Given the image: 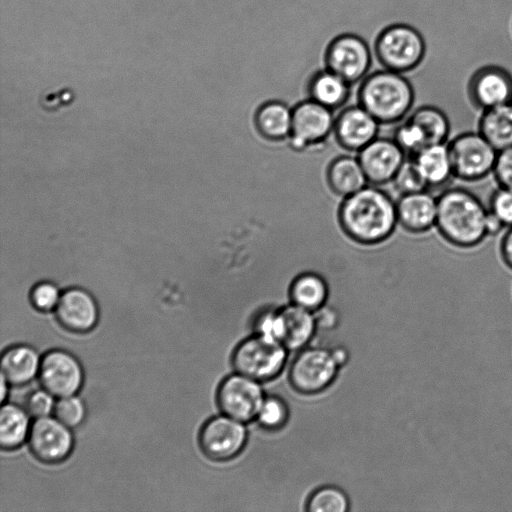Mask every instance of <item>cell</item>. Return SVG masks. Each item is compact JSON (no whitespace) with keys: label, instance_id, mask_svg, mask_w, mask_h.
<instances>
[{"label":"cell","instance_id":"cell-37","mask_svg":"<svg viewBox=\"0 0 512 512\" xmlns=\"http://www.w3.org/2000/svg\"><path fill=\"white\" fill-rule=\"evenodd\" d=\"M492 175L498 186L512 190V146L498 151Z\"/></svg>","mask_w":512,"mask_h":512},{"label":"cell","instance_id":"cell-36","mask_svg":"<svg viewBox=\"0 0 512 512\" xmlns=\"http://www.w3.org/2000/svg\"><path fill=\"white\" fill-rule=\"evenodd\" d=\"M256 334L277 340L280 342V315L279 309H267L260 312L254 320Z\"/></svg>","mask_w":512,"mask_h":512},{"label":"cell","instance_id":"cell-35","mask_svg":"<svg viewBox=\"0 0 512 512\" xmlns=\"http://www.w3.org/2000/svg\"><path fill=\"white\" fill-rule=\"evenodd\" d=\"M60 297L58 288L49 282L37 284L30 294L33 307L41 312L55 310Z\"/></svg>","mask_w":512,"mask_h":512},{"label":"cell","instance_id":"cell-30","mask_svg":"<svg viewBox=\"0 0 512 512\" xmlns=\"http://www.w3.org/2000/svg\"><path fill=\"white\" fill-rule=\"evenodd\" d=\"M392 183L401 195L428 190V185L412 157L406 158Z\"/></svg>","mask_w":512,"mask_h":512},{"label":"cell","instance_id":"cell-1","mask_svg":"<svg viewBox=\"0 0 512 512\" xmlns=\"http://www.w3.org/2000/svg\"><path fill=\"white\" fill-rule=\"evenodd\" d=\"M338 219L344 233L353 241L378 244L392 235L398 223L396 202L385 191L366 185L344 197Z\"/></svg>","mask_w":512,"mask_h":512},{"label":"cell","instance_id":"cell-40","mask_svg":"<svg viewBox=\"0 0 512 512\" xmlns=\"http://www.w3.org/2000/svg\"><path fill=\"white\" fill-rule=\"evenodd\" d=\"M487 236H496L505 231V226L488 209L485 222Z\"/></svg>","mask_w":512,"mask_h":512},{"label":"cell","instance_id":"cell-18","mask_svg":"<svg viewBox=\"0 0 512 512\" xmlns=\"http://www.w3.org/2000/svg\"><path fill=\"white\" fill-rule=\"evenodd\" d=\"M280 342L288 350H300L313 338L317 323L314 312L291 303L279 309Z\"/></svg>","mask_w":512,"mask_h":512},{"label":"cell","instance_id":"cell-26","mask_svg":"<svg viewBox=\"0 0 512 512\" xmlns=\"http://www.w3.org/2000/svg\"><path fill=\"white\" fill-rule=\"evenodd\" d=\"M25 408L7 403L0 412V445L2 449L18 448L28 439L31 423Z\"/></svg>","mask_w":512,"mask_h":512},{"label":"cell","instance_id":"cell-39","mask_svg":"<svg viewBox=\"0 0 512 512\" xmlns=\"http://www.w3.org/2000/svg\"><path fill=\"white\" fill-rule=\"evenodd\" d=\"M317 326L329 329L332 328L336 323V312L330 308L322 306L318 310L314 311Z\"/></svg>","mask_w":512,"mask_h":512},{"label":"cell","instance_id":"cell-19","mask_svg":"<svg viewBox=\"0 0 512 512\" xmlns=\"http://www.w3.org/2000/svg\"><path fill=\"white\" fill-rule=\"evenodd\" d=\"M41 359L39 353L25 344L7 348L1 356V376L9 384L22 386L39 374Z\"/></svg>","mask_w":512,"mask_h":512},{"label":"cell","instance_id":"cell-23","mask_svg":"<svg viewBox=\"0 0 512 512\" xmlns=\"http://www.w3.org/2000/svg\"><path fill=\"white\" fill-rule=\"evenodd\" d=\"M477 131L497 150L512 146V102L480 112Z\"/></svg>","mask_w":512,"mask_h":512},{"label":"cell","instance_id":"cell-13","mask_svg":"<svg viewBox=\"0 0 512 512\" xmlns=\"http://www.w3.org/2000/svg\"><path fill=\"white\" fill-rule=\"evenodd\" d=\"M30 451L36 459L46 464H55L66 459L74 445L71 428L56 417L35 419L28 436Z\"/></svg>","mask_w":512,"mask_h":512},{"label":"cell","instance_id":"cell-5","mask_svg":"<svg viewBox=\"0 0 512 512\" xmlns=\"http://www.w3.org/2000/svg\"><path fill=\"white\" fill-rule=\"evenodd\" d=\"M454 178L478 182L492 175L498 151L478 132H462L447 142Z\"/></svg>","mask_w":512,"mask_h":512},{"label":"cell","instance_id":"cell-24","mask_svg":"<svg viewBox=\"0 0 512 512\" xmlns=\"http://www.w3.org/2000/svg\"><path fill=\"white\" fill-rule=\"evenodd\" d=\"M352 85L329 69H323L311 78L308 98L335 110L343 106L350 97Z\"/></svg>","mask_w":512,"mask_h":512},{"label":"cell","instance_id":"cell-41","mask_svg":"<svg viewBox=\"0 0 512 512\" xmlns=\"http://www.w3.org/2000/svg\"><path fill=\"white\" fill-rule=\"evenodd\" d=\"M331 352L339 366L346 363V361L348 359V353L344 348L337 347V348L331 350Z\"/></svg>","mask_w":512,"mask_h":512},{"label":"cell","instance_id":"cell-14","mask_svg":"<svg viewBox=\"0 0 512 512\" xmlns=\"http://www.w3.org/2000/svg\"><path fill=\"white\" fill-rule=\"evenodd\" d=\"M406 156L394 138L377 137L359 151L358 159L368 182L382 185L392 182Z\"/></svg>","mask_w":512,"mask_h":512},{"label":"cell","instance_id":"cell-29","mask_svg":"<svg viewBox=\"0 0 512 512\" xmlns=\"http://www.w3.org/2000/svg\"><path fill=\"white\" fill-rule=\"evenodd\" d=\"M289 418V410L286 403L275 396L265 397L256 420L261 427L267 430L282 428Z\"/></svg>","mask_w":512,"mask_h":512},{"label":"cell","instance_id":"cell-31","mask_svg":"<svg viewBox=\"0 0 512 512\" xmlns=\"http://www.w3.org/2000/svg\"><path fill=\"white\" fill-rule=\"evenodd\" d=\"M53 414L69 428H75L83 422L86 408L81 398L75 394L59 398L56 401Z\"/></svg>","mask_w":512,"mask_h":512},{"label":"cell","instance_id":"cell-8","mask_svg":"<svg viewBox=\"0 0 512 512\" xmlns=\"http://www.w3.org/2000/svg\"><path fill=\"white\" fill-rule=\"evenodd\" d=\"M333 110L306 98L292 107L290 147L297 152L323 142L334 130Z\"/></svg>","mask_w":512,"mask_h":512},{"label":"cell","instance_id":"cell-42","mask_svg":"<svg viewBox=\"0 0 512 512\" xmlns=\"http://www.w3.org/2000/svg\"><path fill=\"white\" fill-rule=\"evenodd\" d=\"M8 382L6 381V379L4 377L1 376V400L4 401L5 400V396H6V387L8 386Z\"/></svg>","mask_w":512,"mask_h":512},{"label":"cell","instance_id":"cell-27","mask_svg":"<svg viewBox=\"0 0 512 512\" xmlns=\"http://www.w3.org/2000/svg\"><path fill=\"white\" fill-rule=\"evenodd\" d=\"M329 289L325 279L314 272L299 274L291 283V302L312 312L325 305Z\"/></svg>","mask_w":512,"mask_h":512},{"label":"cell","instance_id":"cell-15","mask_svg":"<svg viewBox=\"0 0 512 512\" xmlns=\"http://www.w3.org/2000/svg\"><path fill=\"white\" fill-rule=\"evenodd\" d=\"M379 122L360 104L349 106L335 119L334 134L341 147L360 151L377 138Z\"/></svg>","mask_w":512,"mask_h":512},{"label":"cell","instance_id":"cell-21","mask_svg":"<svg viewBox=\"0 0 512 512\" xmlns=\"http://www.w3.org/2000/svg\"><path fill=\"white\" fill-rule=\"evenodd\" d=\"M428 188L441 187L453 175L452 163L447 143L432 144L412 156Z\"/></svg>","mask_w":512,"mask_h":512},{"label":"cell","instance_id":"cell-17","mask_svg":"<svg viewBox=\"0 0 512 512\" xmlns=\"http://www.w3.org/2000/svg\"><path fill=\"white\" fill-rule=\"evenodd\" d=\"M398 223L408 232L422 234L435 228L437 197L428 190L402 194L396 202Z\"/></svg>","mask_w":512,"mask_h":512},{"label":"cell","instance_id":"cell-11","mask_svg":"<svg viewBox=\"0 0 512 512\" xmlns=\"http://www.w3.org/2000/svg\"><path fill=\"white\" fill-rule=\"evenodd\" d=\"M372 55L368 44L360 37L345 34L331 42L326 53V68L352 86L359 84L370 72Z\"/></svg>","mask_w":512,"mask_h":512},{"label":"cell","instance_id":"cell-33","mask_svg":"<svg viewBox=\"0 0 512 512\" xmlns=\"http://www.w3.org/2000/svg\"><path fill=\"white\" fill-rule=\"evenodd\" d=\"M487 209L505 228L512 226V190L498 186L490 194Z\"/></svg>","mask_w":512,"mask_h":512},{"label":"cell","instance_id":"cell-16","mask_svg":"<svg viewBox=\"0 0 512 512\" xmlns=\"http://www.w3.org/2000/svg\"><path fill=\"white\" fill-rule=\"evenodd\" d=\"M55 315L59 324L66 330L85 333L97 324L98 307L87 291L72 288L61 295L55 308Z\"/></svg>","mask_w":512,"mask_h":512},{"label":"cell","instance_id":"cell-9","mask_svg":"<svg viewBox=\"0 0 512 512\" xmlns=\"http://www.w3.org/2000/svg\"><path fill=\"white\" fill-rule=\"evenodd\" d=\"M216 398L223 414L247 423L256 419L265 395L260 381L236 372L223 379Z\"/></svg>","mask_w":512,"mask_h":512},{"label":"cell","instance_id":"cell-25","mask_svg":"<svg viewBox=\"0 0 512 512\" xmlns=\"http://www.w3.org/2000/svg\"><path fill=\"white\" fill-rule=\"evenodd\" d=\"M407 118L415 123L423 133L427 146L447 143L451 124L449 117L437 105L426 103L411 111Z\"/></svg>","mask_w":512,"mask_h":512},{"label":"cell","instance_id":"cell-32","mask_svg":"<svg viewBox=\"0 0 512 512\" xmlns=\"http://www.w3.org/2000/svg\"><path fill=\"white\" fill-rule=\"evenodd\" d=\"M394 140L409 157L427 146L421 130L407 117L396 129Z\"/></svg>","mask_w":512,"mask_h":512},{"label":"cell","instance_id":"cell-3","mask_svg":"<svg viewBox=\"0 0 512 512\" xmlns=\"http://www.w3.org/2000/svg\"><path fill=\"white\" fill-rule=\"evenodd\" d=\"M358 104L379 123L392 124L406 118L416 102L410 81L400 72L379 69L359 83Z\"/></svg>","mask_w":512,"mask_h":512},{"label":"cell","instance_id":"cell-38","mask_svg":"<svg viewBox=\"0 0 512 512\" xmlns=\"http://www.w3.org/2000/svg\"><path fill=\"white\" fill-rule=\"evenodd\" d=\"M499 255L502 263L512 271V226L503 232L499 242Z\"/></svg>","mask_w":512,"mask_h":512},{"label":"cell","instance_id":"cell-20","mask_svg":"<svg viewBox=\"0 0 512 512\" xmlns=\"http://www.w3.org/2000/svg\"><path fill=\"white\" fill-rule=\"evenodd\" d=\"M254 124L263 138L269 141L284 140L291 133L292 107L280 99L266 100L257 107Z\"/></svg>","mask_w":512,"mask_h":512},{"label":"cell","instance_id":"cell-6","mask_svg":"<svg viewBox=\"0 0 512 512\" xmlns=\"http://www.w3.org/2000/svg\"><path fill=\"white\" fill-rule=\"evenodd\" d=\"M288 349L279 341L254 334L235 348L232 365L236 372L257 381H269L285 366Z\"/></svg>","mask_w":512,"mask_h":512},{"label":"cell","instance_id":"cell-2","mask_svg":"<svg viewBox=\"0 0 512 512\" xmlns=\"http://www.w3.org/2000/svg\"><path fill=\"white\" fill-rule=\"evenodd\" d=\"M487 207L478 196L463 187L445 189L437 197L435 228L449 245L472 249L488 237Z\"/></svg>","mask_w":512,"mask_h":512},{"label":"cell","instance_id":"cell-28","mask_svg":"<svg viewBox=\"0 0 512 512\" xmlns=\"http://www.w3.org/2000/svg\"><path fill=\"white\" fill-rule=\"evenodd\" d=\"M349 509L347 495L334 486H324L312 493L307 501L309 512H346Z\"/></svg>","mask_w":512,"mask_h":512},{"label":"cell","instance_id":"cell-22","mask_svg":"<svg viewBox=\"0 0 512 512\" xmlns=\"http://www.w3.org/2000/svg\"><path fill=\"white\" fill-rule=\"evenodd\" d=\"M326 178L330 189L342 197L359 191L368 183L359 159L351 156L333 159L327 168Z\"/></svg>","mask_w":512,"mask_h":512},{"label":"cell","instance_id":"cell-7","mask_svg":"<svg viewBox=\"0 0 512 512\" xmlns=\"http://www.w3.org/2000/svg\"><path fill=\"white\" fill-rule=\"evenodd\" d=\"M339 365L332 352L324 348H307L294 359L289 370L292 387L303 394L325 390L336 378Z\"/></svg>","mask_w":512,"mask_h":512},{"label":"cell","instance_id":"cell-34","mask_svg":"<svg viewBox=\"0 0 512 512\" xmlns=\"http://www.w3.org/2000/svg\"><path fill=\"white\" fill-rule=\"evenodd\" d=\"M55 396L45 390L31 392L25 400L24 408L35 419L50 416L54 412Z\"/></svg>","mask_w":512,"mask_h":512},{"label":"cell","instance_id":"cell-4","mask_svg":"<svg viewBox=\"0 0 512 512\" xmlns=\"http://www.w3.org/2000/svg\"><path fill=\"white\" fill-rule=\"evenodd\" d=\"M424 51V40L416 29L406 24L392 25L376 41L370 72L379 69L407 72L421 61Z\"/></svg>","mask_w":512,"mask_h":512},{"label":"cell","instance_id":"cell-10","mask_svg":"<svg viewBox=\"0 0 512 512\" xmlns=\"http://www.w3.org/2000/svg\"><path fill=\"white\" fill-rule=\"evenodd\" d=\"M247 437L244 422L222 413L202 426L198 441L206 457L215 461H227L243 450Z\"/></svg>","mask_w":512,"mask_h":512},{"label":"cell","instance_id":"cell-12","mask_svg":"<svg viewBox=\"0 0 512 512\" xmlns=\"http://www.w3.org/2000/svg\"><path fill=\"white\" fill-rule=\"evenodd\" d=\"M38 376L42 387L57 398L75 395L84 380L78 359L61 349L51 350L42 357Z\"/></svg>","mask_w":512,"mask_h":512}]
</instances>
